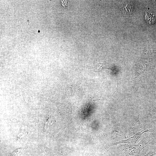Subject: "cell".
I'll return each mask as SVG.
<instances>
[{"mask_svg": "<svg viewBox=\"0 0 156 156\" xmlns=\"http://www.w3.org/2000/svg\"><path fill=\"white\" fill-rule=\"evenodd\" d=\"M154 133H151L148 136L144 138L137 144H126L123 146L128 156H136L144 148L147 146L153 139Z\"/></svg>", "mask_w": 156, "mask_h": 156, "instance_id": "obj_1", "label": "cell"}, {"mask_svg": "<svg viewBox=\"0 0 156 156\" xmlns=\"http://www.w3.org/2000/svg\"><path fill=\"white\" fill-rule=\"evenodd\" d=\"M130 126L131 131L138 129L141 128L142 125L139 117L135 118L131 120Z\"/></svg>", "mask_w": 156, "mask_h": 156, "instance_id": "obj_2", "label": "cell"}, {"mask_svg": "<svg viewBox=\"0 0 156 156\" xmlns=\"http://www.w3.org/2000/svg\"><path fill=\"white\" fill-rule=\"evenodd\" d=\"M149 114L153 124L156 128V108L154 107H150Z\"/></svg>", "mask_w": 156, "mask_h": 156, "instance_id": "obj_3", "label": "cell"}, {"mask_svg": "<svg viewBox=\"0 0 156 156\" xmlns=\"http://www.w3.org/2000/svg\"><path fill=\"white\" fill-rule=\"evenodd\" d=\"M114 133L116 134L115 139L121 140L123 138V135L122 131L120 128H117L115 131Z\"/></svg>", "mask_w": 156, "mask_h": 156, "instance_id": "obj_4", "label": "cell"}, {"mask_svg": "<svg viewBox=\"0 0 156 156\" xmlns=\"http://www.w3.org/2000/svg\"><path fill=\"white\" fill-rule=\"evenodd\" d=\"M146 19L147 22L150 24L155 22V18L153 16L147 12H146Z\"/></svg>", "mask_w": 156, "mask_h": 156, "instance_id": "obj_5", "label": "cell"}, {"mask_svg": "<svg viewBox=\"0 0 156 156\" xmlns=\"http://www.w3.org/2000/svg\"><path fill=\"white\" fill-rule=\"evenodd\" d=\"M153 138H154V141L152 146L156 147V132L154 133Z\"/></svg>", "mask_w": 156, "mask_h": 156, "instance_id": "obj_6", "label": "cell"}]
</instances>
